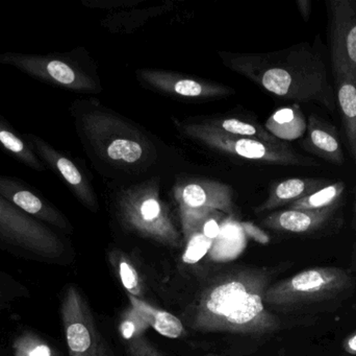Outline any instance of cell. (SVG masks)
<instances>
[{
    "instance_id": "cell-1",
    "label": "cell",
    "mask_w": 356,
    "mask_h": 356,
    "mask_svg": "<svg viewBox=\"0 0 356 356\" xmlns=\"http://www.w3.org/2000/svg\"><path fill=\"white\" fill-rule=\"evenodd\" d=\"M266 269H240L218 276L201 293L191 327L203 334L265 336L280 328L268 311L265 294L271 286Z\"/></svg>"
},
{
    "instance_id": "cell-2",
    "label": "cell",
    "mask_w": 356,
    "mask_h": 356,
    "mask_svg": "<svg viewBox=\"0 0 356 356\" xmlns=\"http://www.w3.org/2000/svg\"><path fill=\"white\" fill-rule=\"evenodd\" d=\"M224 64L266 91L296 102L336 110L337 96L323 59L307 45L271 54H220Z\"/></svg>"
},
{
    "instance_id": "cell-3",
    "label": "cell",
    "mask_w": 356,
    "mask_h": 356,
    "mask_svg": "<svg viewBox=\"0 0 356 356\" xmlns=\"http://www.w3.org/2000/svg\"><path fill=\"white\" fill-rule=\"evenodd\" d=\"M81 141L92 154L121 167H138L154 157V146L135 125L91 102L71 107Z\"/></svg>"
},
{
    "instance_id": "cell-4",
    "label": "cell",
    "mask_w": 356,
    "mask_h": 356,
    "mask_svg": "<svg viewBox=\"0 0 356 356\" xmlns=\"http://www.w3.org/2000/svg\"><path fill=\"white\" fill-rule=\"evenodd\" d=\"M117 210L123 225L131 231L170 248L181 246V235L168 206L161 199L159 179L148 180L121 192Z\"/></svg>"
},
{
    "instance_id": "cell-5",
    "label": "cell",
    "mask_w": 356,
    "mask_h": 356,
    "mask_svg": "<svg viewBox=\"0 0 356 356\" xmlns=\"http://www.w3.org/2000/svg\"><path fill=\"white\" fill-rule=\"evenodd\" d=\"M0 64L8 65L48 85L79 93H98L99 83L76 52L49 54L1 52Z\"/></svg>"
},
{
    "instance_id": "cell-6",
    "label": "cell",
    "mask_w": 356,
    "mask_h": 356,
    "mask_svg": "<svg viewBox=\"0 0 356 356\" xmlns=\"http://www.w3.org/2000/svg\"><path fill=\"white\" fill-rule=\"evenodd\" d=\"M351 284L350 275L340 268H313L270 286L264 301L280 309L325 302L346 292Z\"/></svg>"
},
{
    "instance_id": "cell-7",
    "label": "cell",
    "mask_w": 356,
    "mask_h": 356,
    "mask_svg": "<svg viewBox=\"0 0 356 356\" xmlns=\"http://www.w3.org/2000/svg\"><path fill=\"white\" fill-rule=\"evenodd\" d=\"M181 129L188 137L211 150L246 160L291 167H314L320 165L314 159L295 152L286 142L273 144L252 138L226 135L213 131L201 123L181 125Z\"/></svg>"
},
{
    "instance_id": "cell-8",
    "label": "cell",
    "mask_w": 356,
    "mask_h": 356,
    "mask_svg": "<svg viewBox=\"0 0 356 356\" xmlns=\"http://www.w3.org/2000/svg\"><path fill=\"white\" fill-rule=\"evenodd\" d=\"M173 194L179 208L186 242L201 232L203 224L211 213L221 211L226 215H234L236 211L234 190L222 182L207 179L184 180L175 184Z\"/></svg>"
},
{
    "instance_id": "cell-9",
    "label": "cell",
    "mask_w": 356,
    "mask_h": 356,
    "mask_svg": "<svg viewBox=\"0 0 356 356\" xmlns=\"http://www.w3.org/2000/svg\"><path fill=\"white\" fill-rule=\"evenodd\" d=\"M0 242L8 248L46 259L65 253L62 238L49 226L33 219L0 196Z\"/></svg>"
},
{
    "instance_id": "cell-10",
    "label": "cell",
    "mask_w": 356,
    "mask_h": 356,
    "mask_svg": "<svg viewBox=\"0 0 356 356\" xmlns=\"http://www.w3.org/2000/svg\"><path fill=\"white\" fill-rule=\"evenodd\" d=\"M60 316L69 356H113L87 300L76 286H69L65 290Z\"/></svg>"
},
{
    "instance_id": "cell-11",
    "label": "cell",
    "mask_w": 356,
    "mask_h": 356,
    "mask_svg": "<svg viewBox=\"0 0 356 356\" xmlns=\"http://www.w3.org/2000/svg\"><path fill=\"white\" fill-rule=\"evenodd\" d=\"M46 169L54 171L68 186L75 198L91 211H97L98 200L89 178L79 164L49 142L33 133L23 134Z\"/></svg>"
},
{
    "instance_id": "cell-12",
    "label": "cell",
    "mask_w": 356,
    "mask_h": 356,
    "mask_svg": "<svg viewBox=\"0 0 356 356\" xmlns=\"http://www.w3.org/2000/svg\"><path fill=\"white\" fill-rule=\"evenodd\" d=\"M332 67H341L356 79V1L328 2Z\"/></svg>"
},
{
    "instance_id": "cell-13",
    "label": "cell",
    "mask_w": 356,
    "mask_h": 356,
    "mask_svg": "<svg viewBox=\"0 0 356 356\" xmlns=\"http://www.w3.org/2000/svg\"><path fill=\"white\" fill-rule=\"evenodd\" d=\"M0 196L25 215L45 225L65 232L72 230L67 217L41 192L23 180L0 175Z\"/></svg>"
},
{
    "instance_id": "cell-14",
    "label": "cell",
    "mask_w": 356,
    "mask_h": 356,
    "mask_svg": "<svg viewBox=\"0 0 356 356\" xmlns=\"http://www.w3.org/2000/svg\"><path fill=\"white\" fill-rule=\"evenodd\" d=\"M137 75L143 83L158 91L188 100H209L234 93V89L222 84L171 71L142 69Z\"/></svg>"
},
{
    "instance_id": "cell-15",
    "label": "cell",
    "mask_w": 356,
    "mask_h": 356,
    "mask_svg": "<svg viewBox=\"0 0 356 356\" xmlns=\"http://www.w3.org/2000/svg\"><path fill=\"white\" fill-rule=\"evenodd\" d=\"M340 207L324 210H286L275 211L266 217L263 224L265 227L275 231L294 234H311L323 229L336 217Z\"/></svg>"
},
{
    "instance_id": "cell-16",
    "label": "cell",
    "mask_w": 356,
    "mask_h": 356,
    "mask_svg": "<svg viewBox=\"0 0 356 356\" xmlns=\"http://www.w3.org/2000/svg\"><path fill=\"white\" fill-rule=\"evenodd\" d=\"M301 146L307 152L332 164H344V150L338 130L317 115H309L307 133Z\"/></svg>"
},
{
    "instance_id": "cell-17",
    "label": "cell",
    "mask_w": 356,
    "mask_h": 356,
    "mask_svg": "<svg viewBox=\"0 0 356 356\" xmlns=\"http://www.w3.org/2000/svg\"><path fill=\"white\" fill-rule=\"evenodd\" d=\"M330 183L328 180L318 178H292L278 182L272 186L267 200L255 208V212L263 213L292 204Z\"/></svg>"
},
{
    "instance_id": "cell-18",
    "label": "cell",
    "mask_w": 356,
    "mask_h": 356,
    "mask_svg": "<svg viewBox=\"0 0 356 356\" xmlns=\"http://www.w3.org/2000/svg\"><path fill=\"white\" fill-rule=\"evenodd\" d=\"M334 69L337 102L340 107L347 144L356 163V79L341 67Z\"/></svg>"
},
{
    "instance_id": "cell-19",
    "label": "cell",
    "mask_w": 356,
    "mask_h": 356,
    "mask_svg": "<svg viewBox=\"0 0 356 356\" xmlns=\"http://www.w3.org/2000/svg\"><path fill=\"white\" fill-rule=\"evenodd\" d=\"M0 148L33 171L38 173L46 171L45 165L40 160L24 135L19 133L2 115H0Z\"/></svg>"
},
{
    "instance_id": "cell-20",
    "label": "cell",
    "mask_w": 356,
    "mask_h": 356,
    "mask_svg": "<svg viewBox=\"0 0 356 356\" xmlns=\"http://www.w3.org/2000/svg\"><path fill=\"white\" fill-rule=\"evenodd\" d=\"M307 121L297 104L280 108L266 121V130L280 140L298 139L307 133Z\"/></svg>"
},
{
    "instance_id": "cell-21",
    "label": "cell",
    "mask_w": 356,
    "mask_h": 356,
    "mask_svg": "<svg viewBox=\"0 0 356 356\" xmlns=\"http://www.w3.org/2000/svg\"><path fill=\"white\" fill-rule=\"evenodd\" d=\"M131 309L140 314L145 323L156 332L168 339H178L184 336V327L181 321L168 311L152 307L143 299L129 295Z\"/></svg>"
},
{
    "instance_id": "cell-22",
    "label": "cell",
    "mask_w": 356,
    "mask_h": 356,
    "mask_svg": "<svg viewBox=\"0 0 356 356\" xmlns=\"http://www.w3.org/2000/svg\"><path fill=\"white\" fill-rule=\"evenodd\" d=\"M202 125L213 131L236 137L252 138L273 144H284L269 133L265 127L252 121H241L236 117L227 118H211L203 121Z\"/></svg>"
},
{
    "instance_id": "cell-23",
    "label": "cell",
    "mask_w": 356,
    "mask_h": 356,
    "mask_svg": "<svg viewBox=\"0 0 356 356\" xmlns=\"http://www.w3.org/2000/svg\"><path fill=\"white\" fill-rule=\"evenodd\" d=\"M346 192V184L343 181L334 182L325 187L289 205L293 210L318 211L340 207Z\"/></svg>"
},
{
    "instance_id": "cell-24",
    "label": "cell",
    "mask_w": 356,
    "mask_h": 356,
    "mask_svg": "<svg viewBox=\"0 0 356 356\" xmlns=\"http://www.w3.org/2000/svg\"><path fill=\"white\" fill-rule=\"evenodd\" d=\"M113 265L116 269L117 274L120 278L121 284L124 286L131 296L142 299L143 297V286L137 269L134 267L131 259L120 251H116L111 254Z\"/></svg>"
},
{
    "instance_id": "cell-25",
    "label": "cell",
    "mask_w": 356,
    "mask_h": 356,
    "mask_svg": "<svg viewBox=\"0 0 356 356\" xmlns=\"http://www.w3.org/2000/svg\"><path fill=\"white\" fill-rule=\"evenodd\" d=\"M13 353L14 356H60L44 339L29 330L15 338Z\"/></svg>"
},
{
    "instance_id": "cell-26",
    "label": "cell",
    "mask_w": 356,
    "mask_h": 356,
    "mask_svg": "<svg viewBox=\"0 0 356 356\" xmlns=\"http://www.w3.org/2000/svg\"><path fill=\"white\" fill-rule=\"evenodd\" d=\"M149 328V326L145 323L143 318L140 316L138 311L134 309H129L123 316L121 320L120 334L122 338L127 341L135 340V339L142 336V334Z\"/></svg>"
},
{
    "instance_id": "cell-27",
    "label": "cell",
    "mask_w": 356,
    "mask_h": 356,
    "mask_svg": "<svg viewBox=\"0 0 356 356\" xmlns=\"http://www.w3.org/2000/svg\"><path fill=\"white\" fill-rule=\"evenodd\" d=\"M188 248L184 253V261L188 263H194L201 257L204 256L211 245V240L205 238L201 232L193 235L188 240Z\"/></svg>"
},
{
    "instance_id": "cell-28",
    "label": "cell",
    "mask_w": 356,
    "mask_h": 356,
    "mask_svg": "<svg viewBox=\"0 0 356 356\" xmlns=\"http://www.w3.org/2000/svg\"><path fill=\"white\" fill-rule=\"evenodd\" d=\"M127 356H163L162 353L143 336L129 341Z\"/></svg>"
},
{
    "instance_id": "cell-29",
    "label": "cell",
    "mask_w": 356,
    "mask_h": 356,
    "mask_svg": "<svg viewBox=\"0 0 356 356\" xmlns=\"http://www.w3.org/2000/svg\"><path fill=\"white\" fill-rule=\"evenodd\" d=\"M241 226H242L243 230H244L247 236H249L254 242L261 245H268L271 242L269 234L255 224L251 223V222H244V223L241 224Z\"/></svg>"
},
{
    "instance_id": "cell-30",
    "label": "cell",
    "mask_w": 356,
    "mask_h": 356,
    "mask_svg": "<svg viewBox=\"0 0 356 356\" xmlns=\"http://www.w3.org/2000/svg\"><path fill=\"white\" fill-rule=\"evenodd\" d=\"M220 227L219 224L216 219H207V221L203 224L202 229H201V233L205 236V238H209V240H213V238H217L219 235Z\"/></svg>"
},
{
    "instance_id": "cell-31",
    "label": "cell",
    "mask_w": 356,
    "mask_h": 356,
    "mask_svg": "<svg viewBox=\"0 0 356 356\" xmlns=\"http://www.w3.org/2000/svg\"><path fill=\"white\" fill-rule=\"evenodd\" d=\"M343 349L348 355H356V332L345 339L344 343H343Z\"/></svg>"
},
{
    "instance_id": "cell-32",
    "label": "cell",
    "mask_w": 356,
    "mask_h": 356,
    "mask_svg": "<svg viewBox=\"0 0 356 356\" xmlns=\"http://www.w3.org/2000/svg\"><path fill=\"white\" fill-rule=\"evenodd\" d=\"M299 12L305 21H309L312 13V2L309 0H297Z\"/></svg>"
},
{
    "instance_id": "cell-33",
    "label": "cell",
    "mask_w": 356,
    "mask_h": 356,
    "mask_svg": "<svg viewBox=\"0 0 356 356\" xmlns=\"http://www.w3.org/2000/svg\"><path fill=\"white\" fill-rule=\"evenodd\" d=\"M6 307V303H4L3 296H2L1 292H0V311Z\"/></svg>"
},
{
    "instance_id": "cell-34",
    "label": "cell",
    "mask_w": 356,
    "mask_h": 356,
    "mask_svg": "<svg viewBox=\"0 0 356 356\" xmlns=\"http://www.w3.org/2000/svg\"><path fill=\"white\" fill-rule=\"evenodd\" d=\"M355 227H356V198L355 201Z\"/></svg>"
},
{
    "instance_id": "cell-35",
    "label": "cell",
    "mask_w": 356,
    "mask_h": 356,
    "mask_svg": "<svg viewBox=\"0 0 356 356\" xmlns=\"http://www.w3.org/2000/svg\"><path fill=\"white\" fill-rule=\"evenodd\" d=\"M0 58H1V52H0Z\"/></svg>"
}]
</instances>
